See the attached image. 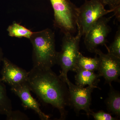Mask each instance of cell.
<instances>
[{
  "mask_svg": "<svg viewBox=\"0 0 120 120\" xmlns=\"http://www.w3.org/2000/svg\"><path fill=\"white\" fill-rule=\"evenodd\" d=\"M104 7L108 5L110 9L114 10V15L120 21V0H101Z\"/></svg>",
  "mask_w": 120,
  "mask_h": 120,
  "instance_id": "e0dca14e",
  "label": "cell"
},
{
  "mask_svg": "<svg viewBox=\"0 0 120 120\" xmlns=\"http://www.w3.org/2000/svg\"><path fill=\"white\" fill-rule=\"evenodd\" d=\"M8 120H29L28 116L19 110H12L11 113L7 117Z\"/></svg>",
  "mask_w": 120,
  "mask_h": 120,
  "instance_id": "d6986e66",
  "label": "cell"
},
{
  "mask_svg": "<svg viewBox=\"0 0 120 120\" xmlns=\"http://www.w3.org/2000/svg\"><path fill=\"white\" fill-rule=\"evenodd\" d=\"M77 27V34L75 36L64 34L62 39L61 50L57 53L56 64L61 68L59 76L64 81L68 79V72H75L76 61L79 52L80 42L82 35L79 27Z\"/></svg>",
  "mask_w": 120,
  "mask_h": 120,
  "instance_id": "277c9868",
  "label": "cell"
},
{
  "mask_svg": "<svg viewBox=\"0 0 120 120\" xmlns=\"http://www.w3.org/2000/svg\"><path fill=\"white\" fill-rule=\"evenodd\" d=\"M65 82L68 86L71 106L73 107L76 115L79 116L80 111L83 110L87 116H90L92 112L90 109L91 93L95 88L90 86L84 87L75 85L68 78Z\"/></svg>",
  "mask_w": 120,
  "mask_h": 120,
  "instance_id": "52a82bcc",
  "label": "cell"
},
{
  "mask_svg": "<svg viewBox=\"0 0 120 120\" xmlns=\"http://www.w3.org/2000/svg\"><path fill=\"white\" fill-rule=\"evenodd\" d=\"M76 73L75 75V84L77 86L84 87L86 85L98 88L97 84L100 81L101 76L95 72L82 69H77L75 71Z\"/></svg>",
  "mask_w": 120,
  "mask_h": 120,
  "instance_id": "8fae6325",
  "label": "cell"
},
{
  "mask_svg": "<svg viewBox=\"0 0 120 120\" xmlns=\"http://www.w3.org/2000/svg\"><path fill=\"white\" fill-rule=\"evenodd\" d=\"M4 82L0 78V115H5L7 117L12 110V105Z\"/></svg>",
  "mask_w": 120,
  "mask_h": 120,
  "instance_id": "5bb4252c",
  "label": "cell"
},
{
  "mask_svg": "<svg viewBox=\"0 0 120 120\" xmlns=\"http://www.w3.org/2000/svg\"><path fill=\"white\" fill-rule=\"evenodd\" d=\"M53 8L54 26L64 34L77 31L79 8L70 0H50Z\"/></svg>",
  "mask_w": 120,
  "mask_h": 120,
  "instance_id": "3957f363",
  "label": "cell"
},
{
  "mask_svg": "<svg viewBox=\"0 0 120 120\" xmlns=\"http://www.w3.org/2000/svg\"><path fill=\"white\" fill-rule=\"evenodd\" d=\"M94 53L99 58L98 74L104 77L105 83L110 86L113 81L120 82L118 78L120 75V58L108 52L103 53L98 49L95 50Z\"/></svg>",
  "mask_w": 120,
  "mask_h": 120,
  "instance_id": "ba28073f",
  "label": "cell"
},
{
  "mask_svg": "<svg viewBox=\"0 0 120 120\" xmlns=\"http://www.w3.org/2000/svg\"><path fill=\"white\" fill-rule=\"evenodd\" d=\"M54 32L49 28L34 32L29 39L32 46L33 67L47 69L56 64L58 52Z\"/></svg>",
  "mask_w": 120,
  "mask_h": 120,
  "instance_id": "7a4b0ae2",
  "label": "cell"
},
{
  "mask_svg": "<svg viewBox=\"0 0 120 120\" xmlns=\"http://www.w3.org/2000/svg\"><path fill=\"white\" fill-rule=\"evenodd\" d=\"M1 79L11 87L27 82L28 72L14 64L8 58L2 60Z\"/></svg>",
  "mask_w": 120,
  "mask_h": 120,
  "instance_id": "9c48e42d",
  "label": "cell"
},
{
  "mask_svg": "<svg viewBox=\"0 0 120 120\" xmlns=\"http://www.w3.org/2000/svg\"><path fill=\"white\" fill-rule=\"evenodd\" d=\"M108 97L105 100V103L108 112L118 118L120 117V94L116 90L112 85L110 86Z\"/></svg>",
  "mask_w": 120,
  "mask_h": 120,
  "instance_id": "7c38bea8",
  "label": "cell"
},
{
  "mask_svg": "<svg viewBox=\"0 0 120 120\" xmlns=\"http://www.w3.org/2000/svg\"><path fill=\"white\" fill-rule=\"evenodd\" d=\"M11 90L19 97L24 108L34 111L41 120H49L50 116L42 112L39 103L31 94V91L27 82L11 87Z\"/></svg>",
  "mask_w": 120,
  "mask_h": 120,
  "instance_id": "30bf717a",
  "label": "cell"
},
{
  "mask_svg": "<svg viewBox=\"0 0 120 120\" xmlns=\"http://www.w3.org/2000/svg\"><path fill=\"white\" fill-rule=\"evenodd\" d=\"M108 52L120 58V28L118 27L113 41L109 47H106Z\"/></svg>",
  "mask_w": 120,
  "mask_h": 120,
  "instance_id": "2e32d148",
  "label": "cell"
},
{
  "mask_svg": "<svg viewBox=\"0 0 120 120\" xmlns=\"http://www.w3.org/2000/svg\"><path fill=\"white\" fill-rule=\"evenodd\" d=\"M111 114L103 110H100L97 112L92 111L90 116H92L95 120H116L119 119L117 117H113Z\"/></svg>",
  "mask_w": 120,
  "mask_h": 120,
  "instance_id": "ac0fdd59",
  "label": "cell"
},
{
  "mask_svg": "<svg viewBox=\"0 0 120 120\" xmlns=\"http://www.w3.org/2000/svg\"><path fill=\"white\" fill-rule=\"evenodd\" d=\"M114 11L106 9L101 0H85L84 3L79 8L77 24L82 36L87 33L99 19Z\"/></svg>",
  "mask_w": 120,
  "mask_h": 120,
  "instance_id": "5b68a950",
  "label": "cell"
},
{
  "mask_svg": "<svg viewBox=\"0 0 120 120\" xmlns=\"http://www.w3.org/2000/svg\"><path fill=\"white\" fill-rule=\"evenodd\" d=\"M113 16L114 15L109 17H101L84 35V43L88 52L94 53L99 46H107V38L111 31L109 23Z\"/></svg>",
  "mask_w": 120,
  "mask_h": 120,
  "instance_id": "8992f818",
  "label": "cell"
},
{
  "mask_svg": "<svg viewBox=\"0 0 120 120\" xmlns=\"http://www.w3.org/2000/svg\"><path fill=\"white\" fill-rule=\"evenodd\" d=\"M3 56H4V54L2 52V50L0 47V63L2 62V60L4 58Z\"/></svg>",
  "mask_w": 120,
  "mask_h": 120,
  "instance_id": "ffe728a7",
  "label": "cell"
},
{
  "mask_svg": "<svg viewBox=\"0 0 120 120\" xmlns=\"http://www.w3.org/2000/svg\"><path fill=\"white\" fill-rule=\"evenodd\" d=\"M28 86L39 98L58 109L60 120L66 119L68 112L66 108L71 106L67 83L52 68L41 69L34 68L28 72Z\"/></svg>",
  "mask_w": 120,
  "mask_h": 120,
  "instance_id": "6da1fadb",
  "label": "cell"
},
{
  "mask_svg": "<svg viewBox=\"0 0 120 120\" xmlns=\"http://www.w3.org/2000/svg\"><path fill=\"white\" fill-rule=\"evenodd\" d=\"M99 60L98 55L94 58L84 56L79 52L76 61L75 72L77 69H82L95 72L98 71L99 66Z\"/></svg>",
  "mask_w": 120,
  "mask_h": 120,
  "instance_id": "4fadbf2b",
  "label": "cell"
},
{
  "mask_svg": "<svg viewBox=\"0 0 120 120\" xmlns=\"http://www.w3.org/2000/svg\"><path fill=\"white\" fill-rule=\"evenodd\" d=\"M7 31L10 37L19 38H24L30 39L34 32L20 24L14 22L10 25Z\"/></svg>",
  "mask_w": 120,
  "mask_h": 120,
  "instance_id": "9a60e30c",
  "label": "cell"
}]
</instances>
